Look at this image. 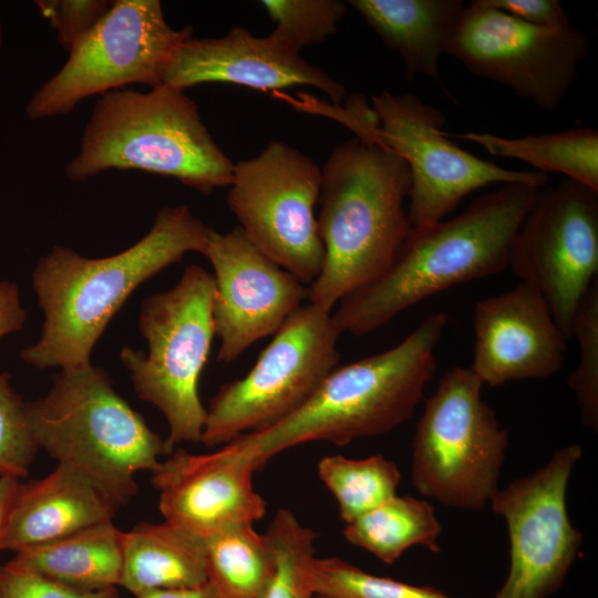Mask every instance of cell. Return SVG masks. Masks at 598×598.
Returning a JSON list of instances; mask_svg holds the SVG:
<instances>
[{
  "label": "cell",
  "instance_id": "1",
  "mask_svg": "<svg viewBox=\"0 0 598 598\" xmlns=\"http://www.w3.org/2000/svg\"><path fill=\"white\" fill-rule=\"evenodd\" d=\"M209 230L188 206L175 205L161 208L150 231L115 255L86 258L54 246L32 272L44 322L21 359L37 369L90 364L95 343L130 295L186 254L204 255Z\"/></svg>",
  "mask_w": 598,
  "mask_h": 598
},
{
  "label": "cell",
  "instance_id": "2",
  "mask_svg": "<svg viewBox=\"0 0 598 598\" xmlns=\"http://www.w3.org/2000/svg\"><path fill=\"white\" fill-rule=\"evenodd\" d=\"M539 188L502 184L457 216L411 229L389 268L338 302L331 312L337 329L364 336L437 292L508 268L516 234Z\"/></svg>",
  "mask_w": 598,
  "mask_h": 598
},
{
  "label": "cell",
  "instance_id": "3",
  "mask_svg": "<svg viewBox=\"0 0 598 598\" xmlns=\"http://www.w3.org/2000/svg\"><path fill=\"white\" fill-rule=\"evenodd\" d=\"M447 316L425 318L394 347L338 365L292 413L225 446L254 471L277 454L313 441L347 445L409 421L436 371L435 349Z\"/></svg>",
  "mask_w": 598,
  "mask_h": 598
},
{
  "label": "cell",
  "instance_id": "4",
  "mask_svg": "<svg viewBox=\"0 0 598 598\" xmlns=\"http://www.w3.org/2000/svg\"><path fill=\"white\" fill-rule=\"evenodd\" d=\"M405 161L381 137H352L333 147L321 167L318 233L322 268L308 288L309 302L332 312L350 292L391 265L411 226Z\"/></svg>",
  "mask_w": 598,
  "mask_h": 598
},
{
  "label": "cell",
  "instance_id": "5",
  "mask_svg": "<svg viewBox=\"0 0 598 598\" xmlns=\"http://www.w3.org/2000/svg\"><path fill=\"white\" fill-rule=\"evenodd\" d=\"M110 169L172 177L208 195L230 185L234 163L215 142L194 100L162 84L146 92L114 90L94 104L64 174L80 183Z\"/></svg>",
  "mask_w": 598,
  "mask_h": 598
},
{
  "label": "cell",
  "instance_id": "6",
  "mask_svg": "<svg viewBox=\"0 0 598 598\" xmlns=\"http://www.w3.org/2000/svg\"><path fill=\"white\" fill-rule=\"evenodd\" d=\"M39 448L82 473L120 507L136 495L135 476L155 472L169 455L165 440L92 363L60 369L48 393L27 402Z\"/></svg>",
  "mask_w": 598,
  "mask_h": 598
},
{
  "label": "cell",
  "instance_id": "7",
  "mask_svg": "<svg viewBox=\"0 0 598 598\" xmlns=\"http://www.w3.org/2000/svg\"><path fill=\"white\" fill-rule=\"evenodd\" d=\"M214 298V276L187 266L173 288L142 302L138 329L148 353L131 347L120 352L138 398L155 405L168 423L169 454L183 442L200 443L206 408L198 381L215 336Z\"/></svg>",
  "mask_w": 598,
  "mask_h": 598
},
{
  "label": "cell",
  "instance_id": "8",
  "mask_svg": "<svg viewBox=\"0 0 598 598\" xmlns=\"http://www.w3.org/2000/svg\"><path fill=\"white\" fill-rule=\"evenodd\" d=\"M483 386L470 367H455L425 401L411 444V480L423 497L480 511L499 488L508 433Z\"/></svg>",
  "mask_w": 598,
  "mask_h": 598
},
{
  "label": "cell",
  "instance_id": "9",
  "mask_svg": "<svg viewBox=\"0 0 598 598\" xmlns=\"http://www.w3.org/2000/svg\"><path fill=\"white\" fill-rule=\"evenodd\" d=\"M192 27L173 29L158 0H115L100 22L70 51L60 70L25 106L32 121L66 115L79 103L130 84L156 87Z\"/></svg>",
  "mask_w": 598,
  "mask_h": 598
},
{
  "label": "cell",
  "instance_id": "10",
  "mask_svg": "<svg viewBox=\"0 0 598 598\" xmlns=\"http://www.w3.org/2000/svg\"><path fill=\"white\" fill-rule=\"evenodd\" d=\"M340 336L331 312L310 302L298 308L251 370L221 385L213 396L200 443L207 447L225 445L292 413L339 365Z\"/></svg>",
  "mask_w": 598,
  "mask_h": 598
},
{
  "label": "cell",
  "instance_id": "11",
  "mask_svg": "<svg viewBox=\"0 0 598 598\" xmlns=\"http://www.w3.org/2000/svg\"><path fill=\"white\" fill-rule=\"evenodd\" d=\"M321 167L281 141L234 163L226 203L249 240L300 282L319 275L324 249L315 207Z\"/></svg>",
  "mask_w": 598,
  "mask_h": 598
},
{
  "label": "cell",
  "instance_id": "12",
  "mask_svg": "<svg viewBox=\"0 0 598 598\" xmlns=\"http://www.w3.org/2000/svg\"><path fill=\"white\" fill-rule=\"evenodd\" d=\"M372 110L381 140L409 168L411 229L445 219L467 195L488 185L549 183L544 173L505 168L461 148L447 138L445 114L416 94L383 90L372 96Z\"/></svg>",
  "mask_w": 598,
  "mask_h": 598
},
{
  "label": "cell",
  "instance_id": "13",
  "mask_svg": "<svg viewBox=\"0 0 598 598\" xmlns=\"http://www.w3.org/2000/svg\"><path fill=\"white\" fill-rule=\"evenodd\" d=\"M589 52L588 35L573 24L538 28L474 0L466 4L445 54L474 75L551 112L575 84Z\"/></svg>",
  "mask_w": 598,
  "mask_h": 598
},
{
  "label": "cell",
  "instance_id": "14",
  "mask_svg": "<svg viewBox=\"0 0 598 598\" xmlns=\"http://www.w3.org/2000/svg\"><path fill=\"white\" fill-rule=\"evenodd\" d=\"M508 268L543 296L570 339L578 305L597 281L598 190L567 178L540 187L516 234Z\"/></svg>",
  "mask_w": 598,
  "mask_h": 598
},
{
  "label": "cell",
  "instance_id": "15",
  "mask_svg": "<svg viewBox=\"0 0 598 598\" xmlns=\"http://www.w3.org/2000/svg\"><path fill=\"white\" fill-rule=\"evenodd\" d=\"M581 456L578 444L564 446L545 465L493 495L489 505L506 522L511 557L496 598H547L564 584L582 542L566 503Z\"/></svg>",
  "mask_w": 598,
  "mask_h": 598
},
{
  "label": "cell",
  "instance_id": "16",
  "mask_svg": "<svg viewBox=\"0 0 598 598\" xmlns=\"http://www.w3.org/2000/svg\"><path fill=\"white\" fill-rule=\"evenodd\" d=\"M204 256L214 269L217 360L230 363L252 343L275 334L308 298V288L260 251L237 226L210 227Z\"/></svg>",
  "mask_w": 598,
  "mask_h": 598
},
{
  "label": "cell",
  "instance_id": "17",
  "mask_svg": "<svg viewBox=\"0 0 598 598\" xmlns=\"http://www.w3.org/2000/svg\"><path fill=\"white\" fill-rule=\"evenodd\" d=\"M204 83H228L260 91L307 85L340 103L347 89L308 62L272 31L257 37L235 27L219 38L186 39L168 64L163 84L185 91Z\"/></svg>",
  "mask_w": 598,
  "mask_h": 598
},
{
  "label": "cell",
  "instance_id": "18",
  "mask_svg": "<svg viewBox=\"0 0 598 598\" xmlns=\"http://www.w3.org/2000/svg\"><path fill=\"white\" fill-rule=\"evenodd\" d=\"M474 332L470 369L483 385L547 379L563 368L568 339L543 296L526 283L480 300Z\"/></svg>",
  "mask_w": 598,
  "mask_h": 598
},
{
  "label": "cell",
  "instance_id": "19",
  "mask_svg": "<svg viewBox=\"0 0 598 598\" xmlns=\"http://www.w3.org/2000/svg\"><path fill=\"white\" fill-rule=\"evenodd\" d=\"M168 456L152 473L164 520L206 539L265 516L267 504L254 487V468L226 446L205 454L179 448Z\"/></svg>",
  "mask_w": 598,
  "mask_h": 598
},
{
  "label": "cell",
  "instance_id": "20",
  "mask_svg": "<svg viewBox=\"0 0 598 598\" xmlns=\"http://www.w3.org/2000/svg\"><path fill=\"white\" fill-rule=\"evenodd\" d=\"M118 508L85 475L58 463L48 475L19 483L3 550L17 553L110 522Z\"/></svg>",
  "mask_w": 598,
  "mask_h": 598
},
{
  "label": "cell",
  "instance_id": "21",
  "mask_svg": "<svg viewBox=\"0 0 598 598\" xmlns=\"http://www.w3.org/2000/svg\"><path fill=\"white\" fill-rule=\"evenodd\" d=\"M382 42L401 58L406 80H440V58L465 10L462 0H350Z\"/></svg>",
  "mask_w": 598,
  "mask_h": 598
},
{
  "label": "cell",
  "instance_id": "22",
  "mask_svg": "<svg viewBox=\"0 0 598 598\" xmlns=\"http://www.w3.org/2000/svg\"><path fill=\"white\" fill-rule=\"evenodd\" d=\"M207 580L205 538L167 520L122 532L120 586L142 592L190 587Z\"/></svg>",
  "mask_w": 598,
  "mask_h": 598
},
{
  "label": "cell",
  "instance_id": "23",
  "mask_svg": "<svg viewBox=\"0 0 598 598\" xmlns=\"http://www.w3.org/2000/svg\"><path fill=\"white\" fill-rule=\"evenodd\" d=\"M18 566L80 590L120 586L122 530L112 520L14 553Z\"/></svg>",
  "mask_w": 598,
  "mask_h": 598
},
{
  "label": "cell",
  "instance_id": "24",
  "mask_svg": "<svg viewBox=\"0 0 598 598\" xmlns=\"http://www.w3.org/2000/svg\"><path fill=\"white\" fill-rule=\"evenodd\" d=\"M457 137L481 145L492 155L518 159L536 172L561 174L598 190V131L594 127L517 137L467 132Z\"/></svg>",
  "mask_w": 598,
  "mask_h": 598
},
{
  "label": "cell",
  "instance_id": "25",
  "mask_svg": "<svg viewBox=\"0 0 598 598\" xmlns=\"http://www.w3.org/2000/svg\"><path fill=\"white\" fill-rule=\"evenodd\" d=\"M442 525L425 499L394 495L346 524V539L385 564L395 563L413 546L440 553Z\"/></svg>",
  "mask_w": 598,
  "mask_h": 598
},
{
  "label": "cell",
  "instance_id": "26",
  "mask_svg": "<svg viewBox=\"0 0 598 598\" xmlns=\"http://www.w3.org/2000/svg\"><path fill=\"white\" fill-rule=\"evenodd\" d=\"M207 580L224 598H264L275 574L267 536L252 524L224 528L205 539Z\"/></svg>",
  "mask_w": 598,
  "mask_h": 598
},
{
  "label": "cell",
  "instance_id": "27",
  "mask_svg": "<svg viewBox=\"0 0 598 598\" xmlns=\"http://www.w3.org/2000/svg\"><path fill=\"white\" fill-rule=\"evenodd\" d=\"M318 475L334 496L344 524L396 495L401 481L398 465L382 454L359 460L327 455L318 463Z\"/></svg>",
  "mask_w": 598,
  "mask_h": 598
},
{
  "label": "cell",
  "instance_id": "28",
  "mask_svg": "<svg viewBox=\"0 0 598 598\" xmlns=\"http://www.w3.org/2000/svg\"><path fill=\"white\" fill-rule=\"evenodd\" d=\"M275 555V574L264 598H316L308 580L316 557L317 534L299 522L292 512L280 508L267 532Z\"/></svg>",
  "mask_w": 598,
  "mask_h": 598
},
{
  "label": "cell",
  "instance_id": "29",
  "mask_svg": "<svg viewBox=\"0 0 598 598\" xmlns=\"http://www.w3.org/2000/svg\"><path fill=\"white\" fill-rule=\"evenodd\" d=\"M308 580L315 596L326 598H452L433 587L367 573L339 557H315Z\"/></svg>",
  "mask_w": 598,
  "mask_h": 598
},
{
  "label": "cell",
  "instance_id": "30",
  "mask_svg": "<svg viewBox=\"0 0 598 598\" xmlns=\"http://www.w3.org/2000/svg\"><path fill=\"white\" fill-rule=\"evenodd\" d=\"M571 338L579 344V361L568 377L581 423L598 427V281L587 290L574 315Z\"/></svg>",
  "mask_w": 598,
  "mask_h": 598
},
{
  "label": "cell",
  "instance_id": "31",
  "mask_svg": "<svg viewBox=\"0 0 598 598\" xmlns=\"http://www.w3.org/2000/svg\"><path fill=\"white\" fill-rule=\"evenodd\" d=\"M260 3L275 22L272 32L299 51L336 33L347 13V4L339 0H265Z\"/></svg>",
  "mask_w": 598,
  "mask_h": 598
},
{
  "label": "cell",
  "instance_id": "32",
  "mask_svg": "<svg viewBox=\"0 0 598 598\" xmlns=\"http://www.w3.org/2000/svg\"><path fill=\"white\" fill-rule=\"evenodd\" d=\"M38 451L27 402L13 389L11 375L0 373V477H25Z\"/></svg>",
  "mask_w": 598,
  "mask_h": 598
},
{
  "label": "cell",
  "instance_id": "33",
  "mask_svg": "<svg viewBox=\"0 0 598 598\" xmlns=\"http://www.w3.org/2000/svg\"><path fill=\"white\" fill-rule=\"evenodd\" d=\"M34 3L66 52L100 22L111 7V1L106 0H38Z\"/></svg>",
  "mask_w": 598,
  "mask_h": 598
},
{
  "label": "cell",
  "instance_id": "34",
  "mask_svg": "<svg viewBox=\"0 0 598 598\" xmlns=\"http://www.w3.org/2000/svg\"><path fill=\"white\" fill-rule=\"evenodd\" d=\"M0 598H120L117 587L102 590L71 588L11 560L0 566Z\"/></svg>",
  "mask_w": 598,
  "mask_h": 598
},
{
  "label": "cell",
  "instance_id": "35",
  "mask_svg": "<svg viewBox=\"0 0 598 598\" xmlns=\"http://www.w3.org/2000/svg\"><path fill=\"white\" fill-rule=\"evenodd\" d=\"M483 4L504 12L524 23L546 29L571 25L566 10L558 0H481Z\"/></svg>",
  "mask_w": 598,
  "mask_h": 598
},
{
  "label": "cell",
  "instance_id": "36",
  "mask_svg": "<svg viewBox=\"0 0 598 598\" xmlns=\"http://www.w3.org/2000/svg\"><path fill=\"white\" fill-rule=\"evenodd\" d=\"M27 319L16 282L0 280V339L20 331Z\"/></svg>",
  "mask_w": 598,
  "mask_h": 598
},
{
  "label": "cell",
  "instance_id": "37",
  "mask_svg": "<svg viewBox=\"0 0 598 598\" xmlns=\"http://www.w3.org/2000/svg\"><path fill=\"white\" fill-rule=\"evenodd\" d=\"M136 598H224L217 588L209 581L206 580L203 584L190 586V587H181V588H169V589H156L146 592H142Z\"/></svg>",
  "mask_w": 598,
  "mask_h": 598
},
{
  "label": "cell",
  "instance_id": "38",
  "mask_svg": "<svg viewBox=\"0 0 598 598\" xmlns=\"http://www.w3.org/2000/svg\"><path fill=\"white\" fill-rule=\"evenodd\" d=\"M20 481L11 477H0V551L7 532L10 509Z\"/></svg>",
  "mask_w": 598,
  "mask_h": 598
},
{
  "label": "cell",
  "instance_id": "39",
  "mask_svg": "<svg viewBox=\"0 0 598 598\" xmlns=\"http://www.w3.org/2000/svg\"><path fill=\"white\" fill-rule=\"evenodd\" d=\"M2 43H3V25H2V21L0 17V50H1Z\"/></svg>",
  "mask_w": 598,
  "mask_h": 598
},
{
  "label": "cell",
  "instance_id": "40",
  "mask_svg": "<svg viewBox=\"0 0 598 598\" xmlns=\"http://www.w3.org/2000/svg\"><path fill=\"white\" fill-rule=\"evenodd\" d=\"M316 598H326V597H319V596H316Z\"/></svg>",
  "mask_w": 598,
  "mask_h": 598
}]
</instances>
